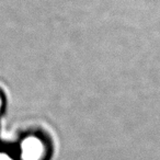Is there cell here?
Returning a JSON list of instances; mask_svg holds the SVG:
<instances>
[{
	"label": "cell",
	"instance_id": "1",
	"mask_svg": "<svg viewBox=\"0 0 160 160\" xmlns=\"http://www.w3.org/2000/svg\"><path fill=\"white\" fill-rule=\"evenodd\" d=\"M45 145L38 137H25L20 144V157L22 160H42L45 156Z\"/></svg>",
	"mask_w": 160,
	"mask_h": 160
},
{
	"label": "cell",
	"instance_id": "2",
	"mask_svg": "<svg viewBox=\"0 0 160 160\" xmlns=\"http://www.w3.org/2000/svg\"><path fill=\"white\" fill-rule=\"evenodd\" d=\"M0 160H16V159L10 153L6 152L3 150H0Z\"/></svg>",
	"mask_w": 160,
	"mask_h": 160
},
{
	"label": "cell",
	"instance_id": "3",
	"mask_svg": "<svg viewBox=\"0 0 160 160\" xmlns=\"http://www.w3.org/2000/svg\"><path fill=\"white\" fill-rule=\"evenodd\" d=\"M3 108H5V98H3L2 93L0 92V114L2 113Z\"/></svg>",
	"mask_w": 160,
	"mask_h": 160
}]
</instances>
